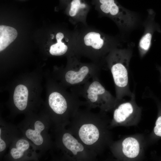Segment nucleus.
Returning a JSON list of instances; mask_svg holds the SVG:
<instances>
[{
  "instance_id": "f257e3e1",
  "label": "nucleus",
  "mask_w": 161,
  "mask_h": 161,
  "mask_svg": "<svg viewBox=\"0 0 161 161\" xmlns=\"http://www.w3.org/2000/svg\"><path fill=\"white\" fill-rule=\"evenodd\" d=\"M80 108L71 119L68 129L97 156L102 150L107 139L106 124L101 112Z\"/></svg>"
},
{
  "instance_id": "f03ea898",
  "label": "nucleus",
  "mask_w": 161,
  "mask_h": 161,
  "mask_svg": "<svg viewBox=\"0 0 161 161\" xmlns=\"http://www.w3.org/2000/svg\"><path fill=\"white\" fill-rule=\"evenodd\" d=\"M85 26L74 31L75 55L102 66L107 55L118 47V42L114 38L97 29Z\"/></svg>"
},
{
  "instance_id": "7ed1b4c3",
  "label": "nucleus",
  "mask_w": 161,
  "mask_h": 161,
  "mask_svg": "<svg viewBox=\"0 0 161 161\" xmlns=\"http://www.w3.org/2000/svg\"><path fill=\"white\" fill-rule=\"evenodd\" d=\"M51 125L47 113H31L25 115L24 119L19 124L18 129L21 135L30 142L40 155L54 145L49 133Z\"/></svg>"
},
{
  "instance_id": "20e7f679",
  "label": "nucleus",
  "mask_w": 161,
  "mask_h": 161,
  "mask_svg": "<svg viewBox=\"0 0 161 161\" xmlns=\"http://www.w3.org/2000/svg\"><path fill=\"white\" fill-rule=\"evenodd\" d=\"M132 53L130 47L120 48L117 47L111 50L105 58L104 63L112 75L118 101L125 95L131 94L129 69Z\"/></svg>"
},
{
  "instance_id": "39448f33",
  "label": "nucleus",
  "mask_w": 161,
  "mask_h": 161,
  "mask_svg": "<svg viewBox=\"0 0 161 161\" xmlns=\"http://www.w3.org/2000/svg\"><path fill=\"white\" fill-rule=\"evenodd\" d=\"M48 102L49 110L47 114L54 128L66 127L80 106L85 105L73 92L64 95L53 92L49 95Z\"/></svg>"
},
{
  "instance_id": "423d86ee",
  "label": "nucleus",
  "mask_w": 161,
  "mask_h": 161,
  "mask_svg": "<svg viewBox=\"0 0 161 161\" xmlns=\"http://www.w3.org/2000/svg\"><path fill=\"white\" fill-rule=\"evenodd\" d=\"M55 145L64 160L72 161H91L97 156L89 149L66 127L54 128Z\"/></svg>"
},
{
  "instance_id": "0eeeda50",
  "label": "nucleus",
  "mask_w": 161,
  "mask_h": 161,
  "mask_svg": "<svg viewBox=\"0 0 161 161\" xmlns=\"http://www.w3.org/2000/svg\"><path fill=\"white\" fill-rule=\"evenodd\" d=\"M73 88L72 92L85 101V105L91 109L98 108L101 112L113 109L118 103L100 82L98 75L94 76L83 85Z\"/></svg>"
},
{
  "instance_id": "6e6552de",
  "label": "nucleus",
  "mask_w": 161,
  "mask_h": 161,
  "mask_svg": "<svg viewBox=\"0 0 161 161\" xmlns=\"http://www.w3.org/2000/svg\"><path fill=\"white\" fill-rule=\"evenodd\" d=\"M70 56L69 67L64 76L65 80L69 85L73 88L78 87L98 75L102 65L93 62H81L75 54Z\"/></svg>"
},
{
  "instance_id": "1a4fd4ad",
  "label": "nucleus",
  "mask_w": 161,
  "mask_h": 161,
  "mask_svg": "<svg viewBox=\"0 0 161 161\" xmlns=\"http://www.w3.org/2000/svg\"><path fill=\"white\" fill-rule=\"evenodd\" d=\"M100 14L111 18L121 30H128L137 21L135 13L120 7L114 0H99Z\"/></svg>"
},
{
  "instance_id": "9d476101",
  "label": "nucleus",
  "mask_w": 161,
  "mask_h": 161,
  "mask_svg": "<svg viewBox=\"0 0 161 161\" xmlns=\"http://www.w3.org/2000/svg\"><path fill=\"white\" fill-rule=\"evenodd\" d=\"M20 135L16 138L10 145L6 158L12 161L37 160L40 155L30 142Z\"/></svg>"
},
{
  "instance_id": "9b49d317",
  "label": "nucleus",
  "mask_w": 161,
  "mask_h": 161,
  "mask_svg": "<svg viewBox=\"0 0 161 161\" xmlns=\"http://www.w3.org/2000/svg\"><path fill=\"white\" fill-rule=\"evenodd\" d=\"M21 133L18 128L13 125L0 122V153L1 155L17 137Z\"/></svg>"
},
{
  "instance_id": "f8f14e48",
  "label": "nucleus",
  "mask_w": 161,
  "mask_h": 161,
  "mask_svg": "<svg viewBox=\"0 0 161 161\" xmlns=\"http://www.w3.org/2000/svg\"><path fill=\"white\" fill-rule=\"evenodd\" d=\"M153 13L148 11L147 18L144 22V33L139 42L138 49L140 56L143 57L148 51L151 47L154 31Z\"/></svg>"
},
{
  "instance_id": "ddd939ff",
  "label": "nucleus",
  "mask_w": 161,
  "mask_h": 161,
  "mask_svg": "<svg viewBox=\"0 0 161 161\" xmlns=\"http://www.w3.org/2000/svg\"><path fill=\"white\" fill-rule=\"evenodd\" d=\"M89 9L88 5L82 0H72L68 12L73 24L81 23L87 25L86 22Z\"/></svg>"
},
{
  "instance_id": "4468645a",
  "label": "nucleus",
  "mask_w": 161,
  "mask_h": 161,
  "mask_svg": "<svg viewBox=\"0 0 161 161\" xmlns=\"http://www.w3.org/2000/svg\"><path fill=\"white\" fill-rule=\"evenodd\" d=\"M113 113L112 125L120 124L125 121L133 113L134 106L131 102L117 103L115 107Z\"/></svg>"
},
{
  "instance_id": "2eb2a0df",
  "label": "nucleus",
  "mask_w": 161,
  "mask_h": 161,
  "mask_svg": "<svg viewBox=\"0 0 161 161\" xmlns=\"http://www.w3.org/2000/svg\"><path fill=\"white\" fill-rule=\"evenodd\" d=\"M29 92L27 87L24 85L20 84L16 87L13 95V101L14 104L18 110V113H25L27 107Z\"/></svg>"
},
{
  "instance_id": "dca6fc26",
  "label": "nucleus",
  "mask_w": 161,
  "mask_h": 161,
  "mask_svg": "<svg viewBox=\"0 0 161 161\" xmlns=\"http://www.w3.org/2000/svg\"><path fill=\"white\" fill-rule=\"evenodd\" d=\"M140 147L139 142L134 138L129 137L126 138L122 143V151L126 157L133 158L139 154Z\"/></svg>"
},
{
  "instance_id": "f3484780",
  "label": "nucleus",
  "mask_w": 161,
  "mask_h": 161,
  "mask_svg": "<svg viewBox=\"0 0 161 161\" xmlns=\"http://www.w3.org/2000/svg\"><path fill=\"white\" fill-rule=\"evenodd\" d=\"M17 30L14 28L7 26H0V51L7 47L16 38Z\"/></svg>"
},
{
  "instance_id": "a211bd4d",
  "label": "nucleus",
  "mask_w": 161,
  "mask_h": 161,
  "mask_svg": "<svg viewBox=\"0 0 161 161\" xmlns=\"http://www.w3.org/2000/svg\"><path fill=\"white\" fill-rule=\"evenodd\" d=\"M158 115L155 123L153 129L154 137L156 138H161V103L158 104Z\"/></svg>"
},
{
  "instance_id": "6ab92c4d",
  "label": "nucleus",
  "mask_w": 161,
  "mask_h": 161,
  "mask_svg": "<svg viewBox=\"0 0 161 161\" xmlns=\"http://www.w3.org/2000/svg\"><path fill=\"white\" fill-rule=\"evenodd\" d=\"M157 69L160 72V79L161 81V66L159 65H157L156 66Z\"/></svg>"
}]
</instances>
